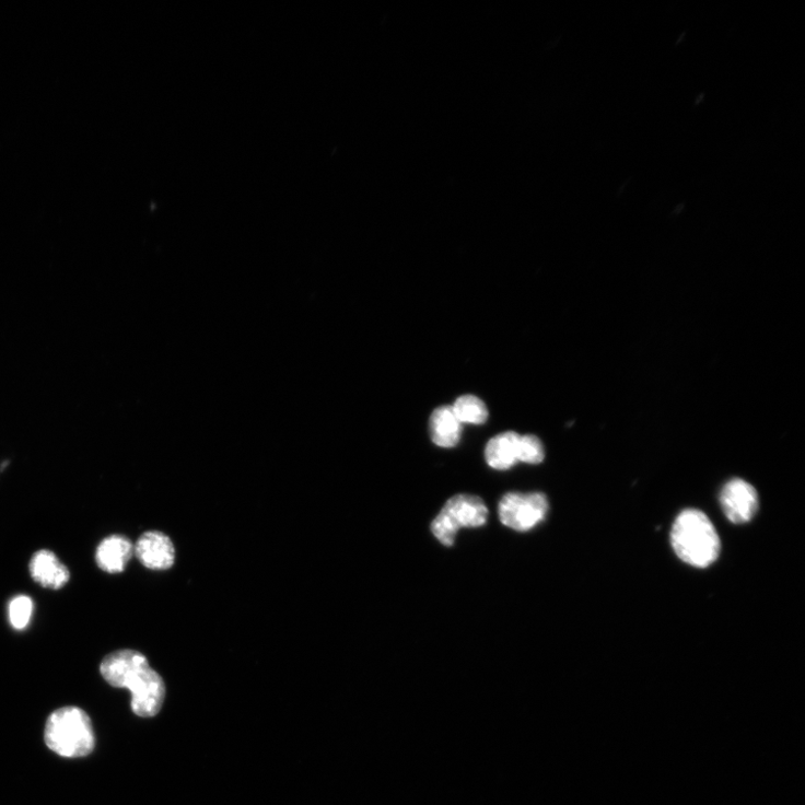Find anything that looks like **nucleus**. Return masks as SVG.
Instances as JSON below:
<instances>
[{"mask_svg":"<svg viewBox=\"0 0 805 805\" xmlns=\"http://www.w3.org/2000/svg\"><path fill=\"white\" fill-rule=\"evenodd\" d=\"M100 672L113 687L131 691V709L137 716L154 718L161 712L166 687L142 653L135 650L113 652L101 663Z\"/></svg>","mask_w":805,"mask_h":805,"instance_id":"obj_1","label":"nucleus"},{"mask_svg":"<svg viewBox=\"0 0 805 805\" xmlns=\"http://www.w3.org/2000/svg\"><path fill=\"white\" fill-rule=\"evenodd\" d=\"M672 542L678 558L698 569L715 563L721 552V540L713 523L696 510H687L678 516Z\"/></svg>","mask_w":805,"mask_h":805,"instance_id":"obj_2","label":"nucleus"},{"mask_svg":"<svg viewBox=\"0 0 805 805\" xmlns=\"http://www.w3.org/2000/svg\"><path fill=\"white\" fill-rule=\"evenodd\" d=\"M45 743L63 758H83L95 745L90 718L78 708H63L50 714L45 726Z\"/></svg>","mask_w":805,"mask_h":805,"instance_id":"obj_3","label":"nucleus"},{"mask_svg":"<svg viewBox=\"0 0 805 805\" xmlns=\"http://www.w3.org/2000/svg\"><path fill=\"white\" fill-rule=\"evenodd\" d=\"M548 501L544 493L510 492L499 502V517L503 525L517 530L528 532L546 517Z\"/></svg>","mask_w":805,"mask_h":805,"instance_id":"obj_4","label":"nucleus"},{"mask_svg":"<svg viewBox=\"0 0 805 805\" xmlns=\"http://www.w3.org/2000/svg\"><path fill=\"white\" fill-rule=\"evenodd\" d=\"M721 503L726 517L734 524L748 523L760 506L757 489L743 479H733L724 487Z\"/></svg>","mask_w":805,"mask_h":805,"instance_id":"obj_5","label":"nucleus"},{"mask_svg":"<svg viewBox=\"0 0 805 805\" xmlns=\"http://www.w3.org/2000/svg\"><path fill=\"white\" fill-rule=\"evenodd\" d=\"M135 556L150 570H168L175 562V548L165 534L147 532L138 539Z\"/></svg>","mask_w":805,"mask_h":805,"instance_id":"obj_6","label":"nucleus"},{"mask_svg":"<svg viewBox=\"0 0 805 805\" xmlns=\"http://www.w3.org/2000/svg\"><path fill=\"white\" fill-rule=\"evenodd\" d=\"M441 513L458 530L481 527L488 520V509L485 502L480 498L469 494L452 497L446 501Z\"/></svg>","mask_w":805,"mask_h":805,"instance_id":"obj_7","label":"nucleus"},{"mask_svg":"<svg viewBox=\"0 0 805 805\" xmlns=\"http://www.w3.org/2000/svg\"><path fill=\"white\" fill-rule=\"evenodd\" d=\"M30 572L33 580L45 588L60 590L70 581L69 569L54 551L42 549L34 553Z\"/></svg>","mask_w":805,"mask_h":805,"instance_id":"obj_8","label":"nucleus"},{"mask_svg":"<svg viewBox=\"0 0 805 805\" xmlns=\"http://www.w3.org/2000/svg\"><path fill=\"white\" fill-rule=\"evenodd\" d=\"M135 553V546L125 536L105 538L96 548L95 560L104 572L116 574L125 571Z\"/></svg>","mask_w":805,"mask_h":805,"instance_id":"obj_9","label":"nucleus"},{"mask_svg":"<svg viewBox=\"0 0 805 805\" xmlns=\"http://www.w3.org/2000/svg\"><path fill=\"white\" fill-rule=\"evenodd\" d=\"M521 435L505 432L492 438L486 447V460L495 470H509L517 463V446Z\"/></svg>","mask_w":805,"mask_h":805,"instance_id":"obj_10","label":"nucleus"},{"mask_svg":"<svg viewBox=\"0 0 805 805\" xmlns=\"http://www.w3.org/2000/svg\"><path fill=\"white\" fill-rule=\"evenodd\" d=\"M462 422L452 407L436 409L430 420L432 441L441 447H452L462 438Z\"/></svg>","mask_w":805,"mask_h":805,"instance_id":"obj_11","label":"nucleus"},{"mask_svg":"<svg viewBox=\"0 0 805 805\" xmlns=\"http://www.w3.org/2000/svg\"><path fill=\"white\" fill-rule=\"evenodd\" d=\"M462 423L483 424L488 419L485 402L474 395H465L452 407Z\"/></svg>","mask_w":805,"mask_h":805,"instance_id":"obj_12","label":"nucleus"},{"mask_svg":"<svg viewBox=\"0 0 805 805\" xmlns=\"http://www.w3.org/2000/svg\"><path fill=\"white\" fill-rule=\"evenodd\" d=\"M34 610V604L31 597L19 595L14 597L9 607L10 622L16 630H24L30 625Z\"/></svg>","mask_w":805,"mask_h":805,"instance_id":"obj_13","label":"nucleus"},{"mask_svg":"<svg viewBox=\"0 0 805 805\" xmlns=\"http://www.w3.org/2000/svg\"><path fill=\"white\" fill-rule=\"evenodd\" d=\"M545 458L542 443L537 436L524 435L520 438L517 446V462L538 465Z\"/></svg>","mask_w":805,"mask_h":805,"instance_id":"obj_14","label":"nucleus"},{"mask_svg":"<svg viewBox=\"0 0 805 805\" xmlns=\"http://www.w3.org/2000/svg\"><path fill=\"white\" fill-rule=\"evenodd\" d=\"M431 530L444 546H452L459 532L442 513L433 521Z\"/></svg>","mask_w":805,"mask_h":805,"instance_id":"obj_15","label":"nucleus"}]
</instances>
